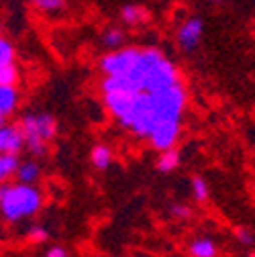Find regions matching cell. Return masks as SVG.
Segmentation results:
<instances>
[{
	"instance_id": "8992f818",
	"label": "cell",
	"mask_w": 255,
	"mask_h": 257,
	"mask_svg": "<svg viewBox=\"0 0 255 257\" xmlns=\"http://www.w3.org/2000/svg\"><path fill=\"white\" fill-rule=\"evenodd\" d=\"M120 19L124 25L137 27V25H143L149 21V11L145 7H139V5H124L120 9Z\"/></svg>"
},
{
	"instance_id": "d6986e66",
	"label": "cell",
	"mask_w": 255,
	"mask_h": 257,
	"mask_svg": "<svg viewBox=\"0 0 255 257\" xmlns=\"http://www.w3.org/2000/svg\"><path fill=\"white\" fill-rule=\"evenodd\" d=\"M45 257H70V255H68V251L63 249V247L55 245V247H49V249H47Z\"/></svg>"
},
{
	"instance_id": "5b68a950",
	"label": "cell",
	"mask_w": 255,
	"mask_h": 257,
	"mask_svg": "<svg viewBox=\"0 0 255 257\" xmlns=\"http://www.w3.org/2000/svg\"><path fill=\"white\" fill-rule=\"evenodd\" d=\"M25 147V139L19 126L11 124H0V153L5 155H19L21 149Z\"/></svg>"
},
{
	"instance_id": "ac0fdd59",
	"label": "cell",
	"mask_w": 255,
	"mask_h": 257,
	"mask_svg": "<svg viewBox=\"0 0 255 257\" xmlns=\"http://www.w3.org/2000/svg\"><path fill=\"white\" fill-rule=\"evenodd\" d=\"M192 194H194V198L200 200V202H204V200L208 198V186H206V182H204L200 176H194V178H192Z\"/></svg>"
},
{
	"instance_id": "e0dca14e",
	"label": "cell",
	"mask_w": 255,
	"mask_h": 257,
	"mask_svg": "<svg viewBox=\"0 0 255 257\" xmlns=\"http://www.w3.org/2000/svg\"><path fill=\"white\" fill-rule=\"evenodd\" d=\"M31 3L43 13H57L66 7V0H31Z\"/></svg>"
},
{
	"instance_id": "7402d4cb",
	"label": "cell",
	"mask_w": 255,
	"mask_h": 257,
	"mask_svg": "<svg viewBox=\"0 0 255 257\" xmlns=\"http://www.w3.org/2000/svg\"><path fill=\"white\" fill-rule=\"evenodd\" d=\"M206 3H208V5H214V7H218V5H222V3H225V0H206Z\"/></svg>"
},
{
	"instance_id": "5bb4252c",
	"label": "cell",
	"mask_w": 255,
	"mask_h": 257,
	"mask_svg": "<svg viewBox=\"0 0 255 257\" xmlns=\"http://www.w3.org/2000/svg\"><path fill=\"white\" fill-rule=\"evenodd\" d=\"M19 80V70L15 63H5L0 66V86H15Z\"/></svg>"
},
{
	"instance_id": "2e32d148",
	"label": "cell",
	"mask_w": 255,
	"mask_h": 257,
	"mask_svg": "<svg viewBox=\"0 0 255 257\" xmlns=\"http://www.w3.org/2000/svg\"><path fill=\"white\" fill-rule=\"evenodd\" d=\"M27 239L31 243H43L49 239V231L45 227H41V224H31L29 231H27Z\"/></svg>"
},
{
	"instance_id": "ba28073f",
	"label": "cell",
	"mask_w": 255,
	"mask_h": 257,
	"mask_svg": "<svg viewBox=\"0 0 255 257\" xmlns=\"http://www.w3.org/2000/svg\"><path fill=\"white\" fill-rule=\"evenodd\" d=\"M19 104V92L15 86H0V110L5 114L15 112Z\"/></svg>"
},
{
	"instance_id": "9a60e30c",
	"label": "cell",
	"mask_w": 255,
	"mask_h": 257,
	"mask_svg": "<svg viewBox=\"0 0 255 257\" xmlns=\"http://www.w3.org/2000/svg\"><path fill=\"white\" fill-rule=\"evenodd\" d=\"M15 61V47L9 39H5L0 35V66H5V63H13Z\"/></svg>"
},
{
	"instance_id": "8fae6325",
	"label": "cell",
	"mask_w": 255,
	"mask_h": 257,
	"mask_svg": "<svg viewBox=\"0 0 255 257\" xmlns=\"http://www.w3.org/2000/svg\"><path fill=\"white\" fill-rule=\"evenodd\" d=\"M190 255L192 257H216V245L210 239H196L190 245Z\"/></svg>"
},
{
	"instance_id": "52a82bcc",
	"label": "cell",
	"mask_w": 255,
	"mask_h": 257,
	"mask_svg": "<svg viewBox=\"0 0 255 257\" xmlns=\"http://www.w3.org/2000/svg\"><path fill=\"white\" fill-rule=\"evenodd\" d=\"M90 159H92V166L96 170H106L112 164V149L104 143H98V145H94Z\"/></svg>"
},
{
	"instance_id": "6da1fadb",
	"label": "cell",
	"mask_w": 255,
	"mask_h": 257,
	"mask_svg": "<svg viewBox=\"0 0 255 257\" xmlns=\"http://www.w3.org/2000/svg\"><path fill=\"white\" fill-rule=\"evenodd\" d=\"M102 100L122 128L139 139H149L159 126L180 124L186 104V90L182 82H178L155 92H102Z\"/></svg>"
},
{
	"instance_id": "603a6c76",
	"label": "cell",
	"mask_w": 255,
	"mask_h": 257,
	"mask_svg": "<svg viewBox=\"0 0 255 257\" xmlns=\"http://www.w3.org/2000/svg\"><path fill=\"white\" fill-rule=\"evenodd\" d=\"M5 116H7V114H5L3 110H0V124H3V122H5Z\"/></svg>"
},
{
	"instance_id": "9c48e42d",
	"label": "cell",
	"mask_w": 255,
	"mask_h": 257,
	"mask_svg": "<svg viewBox=\"0 0 255 257\" xmlns=\"http://www.w3.org/2000/svg\"><path fill=\"white\" fill-rule=\"evenodd\" d=\"M178 166H180V151L174 149V147L164 149L162 155H159V159H157V170L164 172V174H170V172H174Z\"/></svg>"
},
{
	"instance_id": "cb8c5ba5",
	"label": "cell",
	"mask_w": 255,
	"mask_h": 257,
	"mask_svg": "<svg viewBox=\"0 0 255 257\" xmlns=\"http://www.w3.org/2000/svg\"><path fill=\"white\" fill-rule=\"evenodd\" d=\"M0 31H3V23H0Z\"/></svg>"
},
{
	"instance_id": "277c9868",
	"label": "cell",
	"mask_w": 255,
	"mask_h": 257,
	"mask_svg": "<svg viewBox=\"0 0 255 257\" xmlns=\"http://www.w3.org/2000/svg\"><path fill=\"white\" fill-rule=\"evenodd\" d=\"M202 35H204V23H202V19L192 17V19H188V21H184L180 25V29H178V43H180V47L184 51H192L200 43Z\"/></svg>"
},
{
	"instance_id": "7a4b0ae2",
	"label": "cell",
	"mask_w": 255,
	"mask_h": 257,
	"mask_svg": "<svg viewBox=\"0 0 255 257\" xmlns=\"http://www.w3.org/2000/svg\"><path fill=\"white\" fill-rule=\"evenodd\" d=\"M43 202L41 192L33 184H3L0 186V212L11 222L29 218L39 212Z\"/></svg>"
},
{
	"instance_id": "d4e9b609",
	"label": "cell",
	"mask_w": 255,
	"mask_h": 257,
	"mask_svg": "<svg viewBox=\"0 0 255 257\" xmlns=\"http://www.w3.org/2000/svg\"><path fill=\"white\" fill-rule=\"evenodd\" d=\"M251 257H255V253H253V255H251Z\"/></svg>"
},
{
	"instance_id": "3957f363",
	"label": "cell",
	"mask_w": 255,
	"mask_h": 257,
	"mask_svg": "<svg viewBox=\"0 0 255 257\" xmlns=\"http://www.w3.org/2000/svg\"><path fill=\"white\" fill-rule=\"evenodd\" d=\"M21 133L25 139V145L33 155H43L47 151V143L55 137L57 124L51 114L39 112V114H27L21 120Z\"/></svg>"
},
{
	"instance_id": "44dd1931",
	"label": "cell",
	"mask_w": 255,
	"mask_h": 257,
	"mask_svg": "<svg viewBox=\"0 0 255 257\" xmlns=\"http://www.w3.org/2000/svg\"><path fill=\"white\" fill-rule=\"evenodd\" d=\"M237 237H239L241 243H251V241H253L251 233H247V231H237Z\"/></svg>"
},
{
	"instance_id": "ffe728a7",
	"label": "cell",
	"mask_w": 255,
	"mask_h": 257,
	"mask_svg": "<svg viewBox=\"0 0 255 257\" xmlns=\"http://www.w3.org/2000/svg\"><path fill=\"white\" fill-rule=\"evenodd\" d=\"M172 212H174L176 216H190V210H188V206H178V204H176V206L172 208Z\"/></svg>"
},
{
	"instance_id": "7c38bea8",
	"label": "cell",
	"mask_w": 255,
	"mask_h": 257,
	"mask_svg": "<svg viewBox=\"0 0 255 257\" xmlns=\"http://www.w3.org/2000/svg\"><path fill=\"white\" fill-rule=\"evenodd\" d=\"M100 41H102L104 47H108L112 51V49H118V47L124 45V33L120 29H106L102 33V37H100Z\"/></svg>"
},
{
	"instance_id": "4fadbf2b",
	"label": "cell",
	"mask_w": 255,
	"mask_h": 257,
	"mask_svg": "<svg viewBox=\"0 0 255 257\" xmlns=\"http://www.w3.org/2000/svg\"><path fill=\"white\" fill-rule=\"evenodd\" d=\"M17 168H19V162H17V155H5L0 153V182L11 178L17 174Z\"/></svg>"
},
{
	"instance_id": "30bf717a",
	"label": "cell",
	"mask_w": 255,
	"mask_h": 257,
	"mask_svg": "<svg viewBox=\"0 0 255 257\" xmlns=\"http://www.w3.org/2000/svg\"><path fill=\"white\" fill-rule=\"evenodd\" d=\"M39 166L35 162H25V164H19L17 168V180L23 182V184H35L39 180Z\"/></svg>"
}]
</instances>
